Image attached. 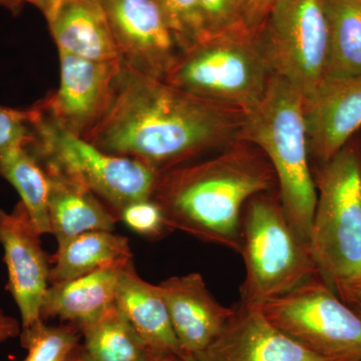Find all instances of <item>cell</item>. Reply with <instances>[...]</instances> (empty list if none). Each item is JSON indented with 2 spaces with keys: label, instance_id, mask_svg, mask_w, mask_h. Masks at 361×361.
<instances>
[{
  "label": "cell",
  "instance_id": "obj_1",
  "mask_svg": "<svg viewBox=\"0 0 361 361\" xmlns=\"http://www.w3.org/2000/svg\"><path fill=\"white\" fill-rule=\"evenodd\" d=\"M244 123L245 111L195 96L121 61L103 113L82 137L161 173L240 140Z\"/></svg>",
  "mask_w": 361,
  "mask_h": 361
},
{
  "label": "cell",
  "instance_id": "obj_2",
  "mask_svg": "<svg viewBox=\"0 0 361 361\" xmlns=\"http://www.w3.org/2000/svg\"><path fill=\"white\" fill-rule=\"evenodd\" d=\"M275 189L276 174L265 154L237 140L159 173L151 199L161 207L171 229L239 253L244 207L252 197Z\"/></svg>",
  "mask_w": 361,
  "mask_h": 361
},
{
  "label": "cell",
  "instance_id": "obj_3",
  "mask_svg": "<svg viewBox=\"0 0 361 361\" xmlns=\"http://www.w3.org/2000/svg\"><path fill=\"white\" fill-rule=\"evenodd\" d=\"M240 140L257 146L274 169L278 191L289 222L310 243L317 191L311 170L303 116V94L273 75L264 97L245 113Z\"/></svg>",
  "mask_w": 361,
  "mask_h": 361
},
{
  "label": "cell",
  "instance_id": "obj_4",
  "mask_svg": "<svg viewBox=\"0 0 361 361\" xmlns=\"http://www.w3.org/2000/svg\"><path fill=\"white\" fill-rule=\"evenodd\" d=\"M27 149L45 172L96 195L116 217L130 204L149 200L159 173L142 161L111 155L63 129L37 104L26 109Z\"/></svg>",
  "mask_w": 361,
  "mask_h": 361
},
{
  "label": "cell",
  "instance_id": "obj_5",
  "mask_svg": "<svg viewBox=\"0 0 361 361\" xmlns=\"http://www.w3.org/2000/svg\"><path fill=\"white\" fill-rule=\"evenodd\" d=\"M317 202L310 246L320 276L336 290L361 280V140L316 166Z\"/></svg>",
  "mask_w": 361,
  "mask_h": 361
},
{
  "label": "cell",
  "instance_id": "obj_6",
  "mask_svg": "<svg viewBox=\"0 0 361 361\" xmlns=\"http://www.w3.org/2000/svg\"><path fill=\"white\" fill-rule=\"evenodd\" d=\"M246 275L240 303L259 310L318 272L310 243L292 227L278 189L247 202L242 213L241 248Z\"/></svg>",
  "mask_w": 361,
  "mask_h": 361
},
{
  "label": "cell",
  "instance_id": "obj_7",
  "mask_svg": "<svg viewBox=\"0 0 361 361\" xmlns=\"http://www.w3.org/2000/svg\"><path fill=\"white\" fill-rule=\"evenodd\" d=\"M273 75L257 35H220L180 51L164 80L246 113L264 97Z\"/></svg>",
  "mask_w": 361,
  "mask_h": 361
},
{
  "label": "cell",
  "instance_id": "obj_8",
  "mask_svg": "<svg viewBox=\"0 0 361 361\" xmlns=\"http://www.w3.org/2000/svg\"><path fill=\"white\" fill-rule=\"evenodd\" d=\"M259 310L280 331L316 355L361 361V317L316 273Z\"/></svg>",
  "mask_w": 361,
  "mask_h": 361
},
{
  "label": "cell",
  "instance_id": "obj_9",
  "mask_svg": "<svg viewBox=\"0 0 361 361\" xmlns=\"http://www.w3.org/2000/svg\"><path fill=\"white\" fill-rule=\"evenodd\" d=\"M256 35L273 73L303 94L327 75L329 30L323 0H279Z\"/></svg>",
  "mask_w": 361,
  "mask_h": 361
},
{
  "label": "cell",
  "instance_id": "obj_10",
  "mask_svg": "<svg viewBox=\"0 0 361 361\" xmlns=\"http://www.w3.org/2000/svg\"><path fill=\"white\" fill-rule=\"evenodd\" d=\"M99 1L123 63L165 80L180 49L156 0Z\"/></svg>",
  "mask_w": 361,
  "mask_h": 361
},
{
  "label": "cell",
  "instance_id": "obj_11",
  "mask_svg": "<svg viewBox=\"0 0 361 361\" xmlns=\"http://www.w3.org/2000/svg\"><path fill=\"white\" fill-rule=\"evenodd\" d=\"M0 244L8 271L6 290L20 308L21 331L30 329L44 322L42 306L49 287L51 268L40 234L23 202L11 213L0 209Z\"/></svg>",
  "mask_w": 361,
  "mask_h": 361
},
{
  "label": "cell",
  "instance_id": "obj_12",
  "mask_svg": "<svg viewBox=\"0 0 361 361\" xmlns=\"http://www.w3.org/2000/svg\"><path fill=\"white\" fill-rule=\"evenodd\" d=\"M303 116L310 158L327 163L361 128V75H325L303 94Z\"/></svg>",
  "mask_w": 361,
  "mask_h": 361
},
{
  "label": "cell",
  "instance_id": "obj_13",
  "mask_svg": "<svg viewBox=\"0 0 361 361\" xmlns=\"http://www.w3.org/2000/svg\"><path fill=\"white\" fill-rule=\"evenodd\" d=\"M59 54V89L37 104L63 129L84 137L103 113L122 59L104 63Z\"/></svg>",
  "mask_w": 361,
  "mask_h": 361
},
{
  "label": "cell",
  "instance_id": "obj_14",
  "mask_svg": "<svg viewBox=\"0 0 361 361\" xmlns=\"http://www.w3.org/2000/svg\"><path fill=\"white\" fill-rule=\"evenodd\" d=\"M197 361H334L303 348L271 324L260 310L239 303L222 334Z\"/></svg>",
  "mask_w": 361,
  "mask_h": 361
},
{
  "label": "cell",
  "instance_id": "obj_15",
  "mask_svg": "<svg viewBox=\"0 0 361 361\" xmlns=\"http://www.w3.org/2000/svg\"><path fill=\"white\" fill-rule=\"evenodd\" d=\"M183 355L195 356L222 334L234 313L216 300L199 273L158 284Z\"/></svg>",
  "mask_w": 361,
  "mask_h": 361
},
{
  "label": "cell",
  "instance_id": "obj_16",
  "mask_svg": "<svg viewBox=\"0 0 361 361\" xmlns=\"http://www.w3.org/2000/svg\"><path fill=\"white\" fill-rule=\"evenodd\" d=\"M115 303L153 353L184 356L158 285L142 279L134 263L122 271Z\"/></svg>",
  "mask_w": 361,
  "mask_h": 361
},
{
  "label": "cell",
  "instance_id": "obj_17",
  "mask_svg": "<svg viewBox=\"0 0 361 361\" xmlns=\"http://www.w3.org/2000/svg\"><path fill=\"white\" fill-rule=\"evenodd\" d=\"M49 25L59 51L89 61H121L99 0H66Z\"/></svg>",
  "mask_w": 361,
  "mask_h": 361
},
{
  "label": "cell",
  "instance_id": "obj_18",
  "mask_svg": "<svg viewBox=\"0 0 361 361\" xmlns=\"http://www.w3.org/2000/svg\"><path fill=\"white\" fill-rule=\"evenodd\" d=\"M123 268H106L51 284L42 302V320L59 318L80 330L96 322L115 303Z\"/></svg>",
  "mask_w": 361,
  "mask_h": 361
},
{
  "label": "cell",
  "instance_id": "obj_19",
  "mask_svg": "<svg viewBox=\"0 0 361 361\" xmlns=\"http://www.w3.org/2000/svg\"><path fill=\"white\" fill-rule=\"evenodd\" d=\"M129 240L113 231L94 230L78 234L59 244L49 283H59L106 268L132 264Z\"/></svg>",
  "mask_w": 361,
  "mask_h": 361
},
{
  "label": "cell",
  "instance_id": "obj_20",
  "mask_svg": "<svg viewBox=\"0 0 361 361\" xmlns=\"http://www.w3.org/2000/svg\"><path fill=\"white\" fill-rule=\"evenodd\" d=\"M49 178L51 234L59 244L82 233L115 230L118 218L96 195L59 178Z\"/></svg>",
  "mask_w": 361,
  "mask_h": 361
},
{
  "label": "cell",
  "instance_id": "obj_21",
  "mask_svg": "<svg viewBox=\"0 0 361 361\" xmlns=\"http://www.w3.org/2000/svg\"><path fill=\"white\" fill-rule=\"evenodd\" d=\"M80 355L87 361H147L153 355L116 303L80 330Z\"/></svg>",
  "mask_w": 361,
  "mask_h": 361
},
{
  "label": "cell",
  "instance_id": "obj_22",
  "mask_svg": "<svg viewBox=\"0 0 361 361\" xmlns=\"http://www.w3.org/2000/svg\"><path fill=\"white\" fill-rule=\"evenodd\" d=\"M0 177L11 183L20 194L40 235L51 234L49 222V178L35 156L25 147L0 153Z\"/></svg>",
  "mask_w": 361,
  "mask_h": 361
},
{
  "label": "cell",
  "instance_id": "obj_23",
  "mask_svg": "<svg viewBox=\"0 0 361 361\" xmlns=\"http://www.w3.org/2000/svg\"><path fill=\"white\" fill-rule=\"evenodd\" d=\"M329 30L326 75H361V0H323Z\"/></svg>",
  "mask_w": 361,
  "mask_h": 361
},
{
  "label": "cell",
  "instance_id": "obj_24",
  "mask_svg": "<svg viewBox=\"0 0 361 361\" xmlns=\"http://www.w3.org/2000/svg\"><path fill=\"white\" fill-rule=\"evenodd\" d=\"M80 336L73 325L47 326L40 322L20 332L21 345L27 349V355L14 361H73L80 353Z\"/></svg>",
  "mask_w": 361,
  "mask_h": 361
},
{
  "label": "cell",
  "instance_id": "obj_25",
  "mask_svg": "<svg viewBox=\"0 0 361 361\" xmlns=\"http://www.w3.org/2000/svg\"><path fill=\"white\" fill-rule=\"evenodd\" d=\"M180 51L205 39L199 0H156Z\"/></svg>",
  "mask_w": 361,
  "mask_h": 361
},
{
  "label": "cell",
  "instance_id": "obj_26",
  "mask_svg": "<svg viewBox=\"0 0 361 361\" xmlns=\"http://www.w3.org/2000/svg\"><path fill=\"white\" fill-rule=\"evenodd\" d=\"M199 6L206 37L254 35L247 27L241 0H199Z\"/></svg>",
  "mask_w": 361,
  "mask_h": 361
},
{
  "label": "cell",
  "instance_id": "obj_27",
  "mask_svg": "<svg viewBox=\"0 0 361 361\" xmlns=\"http://www.w3.org/2000/svg\"><path fill=\"white\" fill-rule=\"evenodd\" d=\"M118 220L147 238H160L172 231L161 207L152 199L130 204L120 213Z\"/></svg>",
  "mask_w": 361,
  "mask_h": 361
},
{
  "label": "cell",
  "instance_id": "obj_28",
  "mask_svg": "<svg viewBox=\"0 0 361 361\" xmlns=\"http://www.w3.org/2000/svg\"><path fill=\"white\" fill-rule=\"evenodd\" d=\"M30 140L27 110L0 106V153L25 146Z\"/></svg>",
  "mask_w": 361,
  "mask_h": 361
},
{
  "label": "cell",
  "instance_id": "obj_29",
  "mask_svg": "<svg viewBox=\"0 0 361 361\" xmlns=\"http://www.w3.org/2000/svg\"><path fill=\"white\" fill-rule=\"evenodd\" d=\"M278 1L279 0H241L244 20L251 32L257 35L268 14Z\"/></svg>",
  "mask_w": 361,
  "mask_h": 361
},
{
  "label": "cell",
  "instance_id": "obj_30",
  "mask_svg": "<svg viewBox=\"0 0 361 361\" xmlns=\"http://www.w3.org/2000/svg\"><path fill=\"white\" fill-rule=\"evenodd\" d=\"M334 291L344 303L348 304L361 317V280L339 285Z\"/></svg>",
  "mask_w": 361,
  "mask_h": 361
},
{
  "label": "cell",
  "instance_id": "obj_31",
  "mask_svg": "<svg viewBox=\"0 0 361 361\" xmlns=\"http://www.w3.org/2000/svg\"><path fill=\"white\" fill-rule=\"evenodd\" d=\"M20 325L16 318L6 315L0 308V343L20 336Z\"/></svg>",
  "mask_w": 361,
  "mask_h": 361
},
{
  "label": "cell",
  "instance_id": "obj_32",
  "mask_svg": "<svg viewBox=\"0 0 361 361\" xmlns=\"http://www.w3.org/2000/svg\"><path fill=\"white\" fill-rule=\"evenodd\" d=\"M23 4H32L44 13L47 23H49L58 13L59 9L66 0H23Z\"/></svg>",
  "mask_w": 361,
  "mask_h": 361
},
{
  "label": "cell",
  "instance_id": "obj_33",
  "mask_svg": "<svg viewBox=\"0 0 361 361\" xmlns=\"http://www.w3.org/2000/svg\"><path fill=\"white\" fill-rule=\"evenodd\" d=\"M23 4V0H0V6L8 9L14 16L20 13Z\"/></svg>",
  "mask_w": 361,
  "mask_h": 361
},
{
  "label": "cell",
  "instance_id": "obj_34",
  "mask_svg": "<svg viewBox=\"0 0 361 361\" xmlns=\"http://www.w3.org/2000/svg\"><path fill=\"white\" fill-rule=\"evenodd\" d=\"M185 356V355H184ZM184 356L169 355V353H153L147 361H183Z\"/></svg>",
  "mask_w": 361,
  "mask_h": 361
},
{
  "label": "cell",
  "instance_id": "obj_35",
  "mask_svg": "<svg viewBox=\"0 0 361 361\" xmlns=\"http://www.w3.org/2000/svg\"><path fill=\"white\" fill-rule=\"evenodd\" d=\"M183 361H197V360L193 356L185 355Z\"/></svg>",
  "mask_w": 361,
  "mask_h": 361
},
{
  "label": "cell",
  "instance_id": "obj_36",
  "mask_svg": "<svg viewBox=\"0 0 361 361\" xmlns=\"http://www.w3.org/2000/svg\"><path fill=\"white\" fill-rule=\"evenodd\" d=\"M73 361H87L85 360L84 357H82V355H80H80H78L77 356V357L75 358V360H73Z\"/></svg>",
  "mask_w": 361,
  "mask_h": 361
}]
</instances>
